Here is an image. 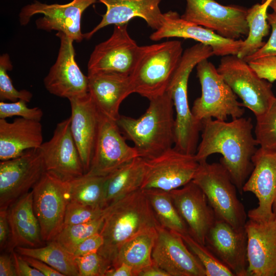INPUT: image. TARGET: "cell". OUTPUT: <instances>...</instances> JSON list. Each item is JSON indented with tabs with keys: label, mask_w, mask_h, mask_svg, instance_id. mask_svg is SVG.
Masks as SVG:
<instances>
[{
	"label": "cell",
	"mask_w": 276,
	"mask_h": 276,
	"mask_svg": "<svg viewBox=\"0 0 276 276\" xmlns=\"http://www.w3.org/2000/svg\"><path fill=\"white\" fill-rule=\"evenodd\" d=\"M202 123L201 140L194 154L196 159L199 163L212 154H221L220 162L242 194L252 171V157L258 146L252 134L251 119L242 117L231 122L208 119Z\"/></svg>",
	"instance_id": "6da1fadb"
},
{
	"label": "cell",
	"mask_w": 276,
	"mask_h": 276,
	"mask_svg": "<svg viewBox=\"0 0 276 276\" xmlns=\"http://www.w3.org/2000/svg\"><path fill=\"white\" fill-rule=\"evenodd\" d=\"M160 226L144 190L139 189L106 207L98 253L110 267L119 248L147 229Z\"/></svg>",
	"instance_id": "7a4b0ae2"
},
{
	"label": "cell",
	"mask_w": 276,
	"mask_h": 276,
	"mask_svg": "<svg viewBox=\"0 0 276 276\" xmlns=\"http://www.w3.org/2000/svg\"><path fill=\"white\" fill-rule=\"evenodd\" d=\"M137 119L120 116L116 121L125 138L132 141L140 157H155L172 148L175 142L174 105L168 91L149 100Z\"/></svg>",
	"instance_id": "3957f363"
},
{
	"label": "cell",
	"mask_w": 276,
	"mask_h": 276,
	"mask_svg": "<svg viewBox=\"0 0 276 276\" xmlns=\"http://www.w3.org/2000/svg\"><path fill=\"white\" fill-rule=\"evenodd\" d=\"M214 56L211 47L198 42L183 51L180 63L168 86L176 112L174 148L194 155L198 147L202 123L193 116L188 97L189 78L193 69L201 60Z\"/></svg>",
	"instance_id": "277c9868"
},
{
	"label": "cell",
	"mask_w": 276,
	"mask_h": 276,
	"mask_svg": "<svg viewBox=\"0 0 276 276\" xmlns=\"http://www.w3.org/2000/svg\"><path fill=\"white\" fill-rule=\"evenodd\" d=\"M183 53L178 40L141 46L135 66L129 75L133 93L149 100L165 94Z\"/></svg>",
	"instance_id": "5b68a950"
},
{
	"label": "cell",
	"mask_w": 276,
	"mask_h": 276,
	"mask_svg": "<svg viewBox=\"0 0 276 276\" xmlns=\"http://www.w3.org/2000/svg\"><path fill=\"white\" fill-rule=\"evenodd\" d=\"M192 180L204 193L217 219L236 229L244 228L247 214L229 172L220 162H199Z\"/></svg>",
	"instance_id": "8992f818"
},
{
	"label": "cell",
	"mask_w": 276,
	"mask_h": 276,
	"mask_svg": "<svg viewBox=\"0 0 276 276\" xmlns=\"http://www.w3.org/2000/svg\"><path fill=\"white\" fill-rule=\"evenodd\" d=\"M197 77L201 87V95L195 99L191 109L200 122L215 118L226 121L242 117L245 112L237 95L219 73L214 65L205 59L196 66Z\"/></svg>",
	"instance_id": "52a82bcc"
},
{
	"label": "cell",
	"mask_w": 276,
	"mask_h": 276,
	"mask_svg": "<svg viewBox=\"0 0 276 276\" xmlns=\"http://www.w3.org/2000/svg\"><path fill=\"white\" fill-rule=\"evenodd\" d=\"M243 107L256 117L263 114L275 97L272 83L260 77L249 64L237 55L223 56L217 68Z\"/></svg>",
	"instance_id": "ba28073f"
},
{
	"label": "cell",
	"mask_w": 276,
	"mask_h": 276,
	"mask_svg": "<svg viewBox=\"0 0 276 276\" xmlns=\"http://www.w3.org/2000/svg\"><path fill=\"white\" fill-rule=\"evenodd\" d=\"M33 205L44 242L53 240L64 225L70 201L68 181L45 171L33 187Z\"/></svg>",
	"instance_id": "9c48e42d"
},
{
	"label": "cell",
	"mask_w": 276,
	"mask_h": 276,
	"mask_svg": "<svg viewBox=\"0 0 276 276\" xmlns=\"http://www.w3.org/2000/svg\"><path fill=\"white\" fill-rule=\"evenodd\" d=\"M180 17L228 39H239L249 33L247 9L238 5H222L214 0H186Z\"/></svg>",
	"instance_id": "30bf717a"
},
{
	"label": "cell",
	"mask_w": 276,
	"mask_h": 276,
	"mask_svg": "<svg viewBox=\"0 0 276 276\" xmlns=\"http://www.w3.org/2000/svg\"><path fill=\"white\" fill-rule=\"evenodd\" d=\"M145 172L141 189L170 191L192 181L199 166L194 155L172 147L145 159Z\"/></svg>",
	"instance_id": "8fae6325"
},
{
	"label": "cell",
	"mask_w": 276,
	"mask_h": 276,
	"mask_svg": "<svg viewBox=\"0 0 276 276\" xmlns=\"http://www.w3.org/2000/svg\"><path fill=\"white\" fill-rule=\"evenodd\" d=\"M45 171L39 148L29 149L21 155L0 163V209L7 210L30 192Z\"/></svg>",
	"instance_id": "7c38bea8"
},
{
	"label": "cell",
	"mask_w": 276,
	"mask_h": 276,
	"mask_svg": "<svg viewBox=\"0 0 276 276\" xmlns=\"http://www.w3.org/2000/svg\"><path fill=\"white\" fill-rule=\"evenodd\" d=\"M97 0H73L69 3L48 5L35 1L22 8L19 15L21 25H27L35 14L43 17L36 21L37 29L46 31L62 32L77 42L84 39L81 29V16L84 10Z\"/></svg>",
	"instance_id": "4fadbf2b"
},
{
	"label": "cell",
	"mask_w": 276,
	"mask_h": 276,
	"mask_svg": "<svg viewBox=\"0 0 276 276\" xmlns=\"http://www.w3.org/2000/svg\"><path fill=\"white\" fill-rule=\"evenodd\" d=\"M116 121L100 112L98 134L88 171L89 175L105 176L140 157L134 147L129 146Z\"/></svg>",
	"instance_id": "5bb4252c"
},
{
	"label": "cell",
	"mask_w": 276,
	"mask_h": 276,
	"mask_svg": "<svg viewBox=\"0 0 276 276\" xmlns=\"http://www.w3.org/2000/svg\"><path fill=\"white\" fill-rule=\"evenodd\" d=\"M127 25H114L110 37L95 47L88 62V72L106 71L128 76L131 74L141 46L129 35Z\"/></svg>",
	"instance_id": "9a60e30c"
},
{
	"label": "cell",
	"mask_w": 276,
	"mask_h": 276,
	"mask_svg": "<svg viewBox=\"0 0 276 276\" xmlns=\"http://www.w3.org/2000/svg\"><path fill=\"white\" fill-rule=\"evenodd\" d=\"M56 36L60 39V47L56 61L43 80L46 89L68 100L88 94V77L76 61L74 40L62 32H57Z\"/></svg>",
	"instance_id": "2e32d148"
},
{
	"label": "cell",
	"mask_w": 276,
	"mask_h": 276,
	"mask_svg": "<svg viewBox=\"0 0 276 276\" xmlns=\"http://www.w3.org/2000/svg\"><path fill=\"white\" fill-rule=\"evenodd\" d=\"M254 165L243 187V192L253 193L257 208L247 213L249 219L260 221L274 217L273 203L276 199V150L257 149L252 157Z\"/></svg>",
	"instance_id": "e0dca14e"
},
{
	"label": "cell",
	"mask_w": 276,
	"mask_h": 276,
	"mask_svg": "<svg viewBox=\"0 0 276 276\" xmlns=\"http://www.w3.org/2000/svg\"><path fill=\"white\" fill-rule=\"evenodd\" d=\"M70 124V117L58 123L52 138L39 148L45 171L67 181L85 174Z\"/></svg>",
	"instance_id": "ac0fdd59"
},
{
	"label": "cell",
	"mask_w": 276,
	"mask_h": 276,
	"mask_svg": "<svg viewBox=\"0 0 276 276\" xmlns=\"http://www.w3.org/2000/svg\"><path fill=\"white\" fill-rule=\"evenodd\" d=\"M152 258L169 276H206L203 266L180 235L161 226L157 227Z\"/></svg>",
	"instance_id": "d6986e66"
},
{
	"label": "cell",
	"mask_w": 276,
	"mask_h": 276,
	"mask_svg": "<svg viewBox=\"0 0 276 276\" xmlns=\"http://www.w3.org/2000/svg\"><path fill=\"white\" fill-rule=\"evenodd\" d=\"M153 41L165 38L191 39L210 46L215 56L237 55L243 40L223 37L211 30L182 19L176 12L164 13L160 27L150 36Z\"/></svg>",
	"instance_id": "ffe728a7"
},
{
	"label": "cell",
	"mask_w": 276,
	"mask_h": 276,
	"mask_svg": "<svg viewBox=\"0 0 276 276\" xmlns=\"http://www.w3.org/2000/svg\"><path fill=\"white\" fill-rule=\"evenodd\" d=\"M169 192L189 234L205 245L207 235L217 218L203 192L193 180Z\"/></svg>",
	"instance_id": "44dd1931"
},
{
	"label": "cell",
	"mask_w": 276,
	"mask_h": 276,
	"mask_svg": "<svg viewBox=\"0 0 276 276\" xmlns=\"http://www.w3.org/2000/svg\"><path fill=\"white\" fill-rule=\"evenodd\" d=\"M247 234L249 276H276V218L257 221L249 219Z\"/></svg>",
	"instance_id": "7402d4cb"
},
{
	"label": "cell",
	"mask_w": 276,
	"mask_h": 276,
	"mask_svg": "<svg viewBox=\"0 0 276 276\" xmlns=\"http://www.w3.org/2000/svg\"><path fill=\"white\" fill-rule=\"evenodd\" d=\"M247 242L245 227L236 229L217 219L207 235L205 245L235 276H248Z\"/></svg>",
	"instance_id": "603a6c76"
},
{
	"label": "cell",
	"mask_w": 276,
	"mask_h": 276,
	"mask_svg": "<svg viewBox=\"0 0 276 276\" xmlns=\"http://www.w3.org/2000/svg\"><path fill=\"white\" fill-rule=\"evenodd\" d=\"M68 100L71 108V131L85 174L89 169L93 157L98 131L100 111L89 93Z\"/></svg>",
	"instance_id": "cb8c5ba5"
},
{
	"label": "cell",
	"mask_w": 276,
	"mask_h": 276,
	"mask_svg": "<svg viewBox=\"0 0 276 276\" xmlns=\"http://www.w3.org/2000/svg\"><path fill=\"white\" fill-rule=\"evenodd\" d=\"M88 93L99 111L117 121L122 101L133 93L129 76L106 71L88 72Z\"/></svg>",
	"instance_id": "d4e9b609"
},
{
	"label": "cell",
	"mask_w": 276,
	"mask_h": 276,
	"mask_svg": "<svg viewBox=\"0 0 276 276\" xmlns=\"http://www.w3.org/2000/svg\"><path fill=\"white\" fill-rule=\"evenodd\" d=\"M161 1L97 0L106 6V13L98 25L83 34L84 39H90L97 32L107 26L126 24L136 17L143 19L149 27L156 30L160 27L164 17L159 7Z\"/></svg>",
	"instance_id": "484cf974"
},
{
	"label": "cell",
	"mask_w": 276,
	"mask_h": 276,
	"mask_svg": "<svg viewBox=\"0 0 276 276\" xmlns=\"http://www.w3.org/2000/svg\"><path fill=\"white\" fill-rule=\"evenodd\" d=\"M7 217L11 231L10 252L18 246L35 248L43 245L40 224L33 209L32 191L9 206Z\"/></svg>",
	"instance_id": "4316f807"
},
{
	"label": "cell",
	"mask_w": 276,
	"mask_h": 276,
	"mask_svg": "<svg viewBox=\"0 0 276 276\" xmlns=\"http://www.w3.org/2000/svg\"><path fill=\"white\" fill-rule=\"evenodd\" d=\"M43 143L40 121L23 118L8 122L0 119V160L19 156L29 149L40 148Z\"/></svg>",
	"instance_id": "83f0119b"
},
{
	"label": "cell",
	"mask_w": 276,
	"mask_h": 276,
	"mask_svg": "<svg viewBox=\"0 0 276 276\" xmlns=\"http://www.w3.org/2000/svg\"><path fill=\"white\" fill-rule=\"evenodd\" d=\"M145 172L144 158L137 157L106 176L103 208L141 189Z\"/></svg>",
	"instance_id": "f1b7e54d"
},
{
	"label": "cell",
	"mask_w": 276,
	"mask_h": 276,
	"mask_svg": "<svg viewBox=\"0 0 276 276\" xmlns=\"http://www.w3.org/2000/svg\"><path fill=\"white\" fill-rule=\"evenodd\" d=\"M157 236V227L147 229L125 242L119 248L111 268L125 264L133 270L134 276L153 264L152 252Z\"/></svg>",
	"instance_id": "f546056e"
},
{
	"label": "cell",
	"mask_w": 276,
	"mask_h": 276,
	"mask_svg": "<svg viewBox=\"0 0 276 276\" xmlns=\"http://www.w3.org/2000/svg\"><path fill=\"white\" fill-rule=\"evenodd\" d=\"M14 250L22 256L41 260L64 276H79L74 256L53 240L39 247H16Z\"/></svg>",
	"instance_id": "4dcf8cb0"
},
{
	"label": "cell",
	"mask_w": 276,
	"mask_h": 276,
	"mask_svg": "<svg viewBox=\"0 0 276 276\" xmlns=\"http://www.w3.org/2000/svg\"><path fill=\"white\" fill-rule=\"evenodd\" d=\"M272 1L264 0L262 4H256L247 9L249 33L240 47L237 55L238 57L243 59L250 56L265 44L263 39L267 36L269 30L267 9Z\"/></svg>",
	"instance_id": "1f68e13d"
},
{
	"label": "cell",
	"mask_w": 276,
	"mask_h": 276,
	"mask_svg": "<svg viewBox=\"0 0 276 276\" xmlns=\"http://www.w3.org/2000/svg\"><path fill=\"white\" fill-rule=\"evenodd\" d=\"M143 190L161 226L180 235L189 233L188 226L177 211L169 191Z\"/></svg>",
	"instance_id": "d6a6232c"
},
{
	"label": "cell",
	"mask_w": 276,
	"mask_h": 276,
	"mask_svg": "<svg viewBox=\"0 0 276 276\" xmlns=\"http://www.w3.org/2000/svg\"><path fill=\"white\" fill-rule=\"evenodd\" d=\"M105 176L84 174L68 181L70 201L103 208Z\"/></svg>",
	"instance_id": "836d02e7"
},
{
	"label": "cell",
	"mask_w": 276,
	"mask_h": 276,
	"mask_svg": "<svg viewBox=\"0 0 276 276\" xmlns=\"http://www.w3.org/2000/svg\"><path fill=\"white\" fill-rule=\"evenodd\" d=\"M104 214L88 222L63 225L54 240L73 255L82 241L92 235L100 232L104 222Z\"/></svg>",
	"instance_id": "e575fe53"
},
{
	"label": "cell",
	"mask_w": 276,
	"mask_h": 276,
	"mask_svg": "<svg viewBox=\"0 0 276 276\" xmlns=\"http://www.w3.org/2000/svg\"><path fill=\"white\" fill-rule=\"evenodd\" d=\"M179 235L189 249L203 266L206 276H235L205 245L197 242L189 233Z\"/></svg>",
	"instance_id": "d590c367"
},
{
	"label": "cell",
	"mask_w": 276,
	"mask_h": 276,
	"mask_svg": "<svg viewBox=\"0 0 276 276\" xmlns=\"http://www.w3.org/2000/svg\"><path fill=\"white\" fill-rule=\"evenodd\" d=\"M255 138L261 148L276 150V97L268 109L256 117Z\"/></svg>",
	"instance_id": "8d00e7d4"
},
{
	"label": "cell",
	"mask_w": 276,
	"mask_h": 276,
	"mask_svg": "<svg viewBox=\"0 0 276 276\" xmlns=\"http://www.w3.org/2000/svg\"><path fill=\"white\" fill-rule=\"evenodd\" d=\"M13 66L7 54L0 56V100H9L16 102L18 100H23L27 103L32 98V94L26 89L17 90L13 86L12 81L8 74V71L12 70Z\"/></svg>",
	"instance_id": "74e56055"
},
{
	"label": "cell",
	"mask_w": 276,
	"mask_h": 276,
	"mask_svg": "<svg viewBox=\"0 0 276 276\" xmlns=\"http://www.w3.org/2000/svg\"><path fill=\"white\" fill-rule=\"evenodd\" d=\"M105 211L106 208H95L70 201L65 213L64 225L91 221L103 216Z\"/></svg>",
	"instance_id": "f35d334b"
},
{
	"label": "cell",
	"mask_w": 276,
	"mask_h": 276,
	"mask_svg": "<svg viewBox=\"0 0 276 276\" xmlns=\"http://www.w3.org/2000/svg\"><path fill=\"white\" fill-rule=\"evenodd\" d=\"M27 103L23 100L11 103L1 101L0 119L19 116L28 120L40 121L43 114L41 109L39 107L29 108Z\"/></svg>",
	"instance_id": "ab89813d"
},
{
	"label": "cell",
	"mask_w": 276,
	"mask_h": 276,
	"mask_svg": "<svg viewBox=\"0 0 276 276\" xmlns=\"http://www.w3.org/2000/svg\"><path fill=\"white\" fill-rule=\"evenodd\" d=\"M79 276H105L110 268L105 259L97 252L75 257Z\"/></svg>",
	"instance_id": "60d3db41"
},
{
	"label": "cell",
	"mask_w": 276,
	"mask_h": 276,
	"mask_svg": "<svg viewBox=\"0 0 276 276\" xmlns=\"http://www.w3.org/2000/svg\"><path fill=\"white\" fill-rule=\"evenodd\" d=\"M267 19L272 29L271 35L262 47L252 55L243 58L247 62L266 56H276V12L267 13Z\"/></svg>",
	"instance_id": "b9f144b4"
},
{
	"label": "cell",
	"mask_w": 276,
	"mask_h": 276,
	"mask_svg": "<svg viewBox=\"0 0 276 276\" xmlns=\"http://www.w3.org/2000/svg\"><path fill=\"white\" fill-rule=\"evenodd\" d=\"M248 63L261 78L271 83L276 81V56L258 58Z\"/></svg>",
	"instance_id": "7bdbcfd3"
},
{
	"label": "cell",
	"mask_w": 276,
	"mask_h": 276,
	"mask_svg": "<svg viewBox=\"0 0 276 276\" xmlns=\"http://www.w3.org/2000/svg\"><path fill=\"white\" fill-rule=\"evenodd\" d=\"M103 243V238L100 232L95 233L82 241L78 246L73 255L75 257H77L97 252Z\"/></svg>",
	"instance_id": "ee69618b"
},
{
	"label": "cell",
	"mask_w": 276,
	"mask_h": 276,
	"mask_svg": "<svg viewBox=\"0 0 276 276\" xmlns=\"http://www.w3.org/2000/svg\"><path fill=\"white\" fill-rule=\"evenodd\" d=\"M17 276H44L39 271L31 266L14 249L11 252Z\"/></svg>",
	"instance_id": "f6af8a7d"
},
{
	"label": "cell",
	"mask_w": 276,
	"mask_h": 276,
	"mask_svg": "<svg viewBox=\"0 0 276 276\" xmlns=\"http://www.w3.org/2000/svg\"><path fill=\"white\" fill-rule=\"evenodd\" d=\"M11 231L7 217V210L0 209V247L1 250L9 248Z\"/></svg>",
	"instance_id": "bcb514c9"
},
{
	"label": "cell",
	"mask_w": 276,
	"mask_h": 276,
	"mask_svg": "<svg viewBox=\"0 0 276 276\" xmlns=\"http://www.w3.org/2000/svg\"><path fill=\"white\" fill-rule=\"evenodd\" d=\"M22 257L31 266L39 271L44 276H64L41 260L28 256Z\"/></svg>",
	"instance_id": "7dc6e473"
},
{
	"label": "cell",
	"mask_w": 276,
	"mask_h": 276,
	"mask_svg": "<svg viewBox=\"0 0 276 276\" xmlns=\"http://www.w3.org/2000/svg\"><path fill=\"white\" fill-rule=\"evenodd\" d=\"M0 276H17L11 254L1 255Z\"/></svg>",
	"instance_id": "c3c4849f"
},
{
	"label": "cell",
	"mask_w": 276,
	"mask_h": 276,
	"mask_svg": "<svg viewBox=\"0 0 276 276\" xmlns=\"http://www.w3.org/2000/svg\"><path fill=\"white\" fill-rule=\"evenodd\" d=\"M105 276H134L132 269L125 264L110 268L105 274Z\"/></svg>",
	"instance_id": "681fc988"
},
{
	"label": "cell",
	"mask_w": 276,
	"mask_h": 276,
	"mask_svg": "<svg viewBox=\"0 0 276 276\" xmlns=\"http://www.w3.org/2000/svg\"><path fill=\"white\" fill-rule=\"evenodd\" d=\"M137 276H169V275L153 263L152 265L141 270Z\"/></svg>",
	"instance_id": "f907efd6"
},
{
	"label": "cell",
	"mask_w": 276,
	"mask_h": 276,
	"mask_svg": "<svg viewBox=\"0 0 276 276\" xmlns=\"http://www.w3.org/2000/svg\"><path fill=\"white\" fill-rule=\"evenodd\" d=\"M269 7L273 10V11L276 12V0H273L270 3Z\"/></svg>",
	"instance_id": "816d5d0a"
},
{
	"label": "cell",
	"mask_w": 276,
	"mask_h": 276,
	"mask_svg": "<svg viewBox=\"0 0 276 276\" xmlns=\"http://www.w3.org/2000/svg\"><path fill=\"white\" fill-rule=\"evenodd\" d=\"M272 211L274 215L275 218H276V199H275L273 205H272Z\"/></svg>",
	"instance_id": "f5cc1de1"
}]
</instances>
